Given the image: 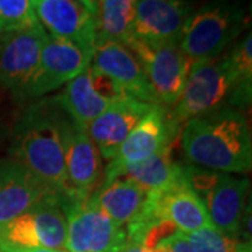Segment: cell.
<instances>
[{"label":"cell","instance_id":"6da1fadb","mask_svg":"<svg viewBox=\"0 0 252 252\" xmlns=\"http://www.w3.org/2000/svg\"><path fill=\"white\" fill-rule=\"evenodd\" d=\"M181 146L193 165L221 174L251 170L252 139L248 119L230 105L192 118L184 125Z\"/></svg>","mask_w":252,"mask_h":252},{"label":"cell","instance_id":"7a4b0ae2","mask_svg":"<svg viewBox=\"0 0 252 252\" xmlns=\"http://www.w3.org/2000/svg\"><path fill=\"white\" fill-rule=\"evenodd\" d=\"M69 119L55 98L41 101L18 121L11 146L16 161L55 189L64 202L79 198L73 193L64 168V132Z\"/></svg>","mask_w":252,"mask_h":252},{"label":"cell","instance_id":"3957f363","mask_svg":"<svg viewBox=\"0 0 252 252\" xmlns=\"http://www.w3.org/2000/svg\"><path fill=\"white\" fill-rule=\"evenodd\" d=\"M247 26L244 9L231 0H216L188 18L180 38V48L192 63L223 55Z\"/></svg>","mask_w":252,"mask_h":252},{"label":"cell","instance_id":"277c9868","mask_svg":"<svg viewBox=\"0 0 252 252\" xmlns=\"http://www.w3.org/2000/svg\"><path fill=\"white\" fill-rule=\"evenodd\" d=\"M233 91V76L227 54L213 59L192 63L180 98L174 104L170 118L177 129L189 119L224 107Z\"/></svg>","mask_w":252,"mask_h":252},{"label":"cell","instance_id":"5b68a950","mask_svg":"<svg viewBox=\"0 0 252 252\" xmlns=\"http://www.w3.org/2000/svg\"><path fill=\"white\" fill-rule=\"evenodd\" d=\"M67 252H119L127 243L126 228L117 224L89 198L63 203Z\"/></svg>","mask_w":252,"mask_h":252},{"label":"cell","instance_id":"8992f818","mask_svg":"<svg viewBox=\"0 0 252 252\" xmlns=\"http://www.w3.org/2000/svg\"><path fill=\"white\" fill-rule=\"evenodd\" d=\"M125 45L142 63L157 104L165 108L174 107L192 66V62L181 51L180 44L147 45L130 38Z\"/></svg>","mask_w":252,"mask_h":252},{"label":"cell","instance_id":"52a82bcc","mask_svg":"<svg viewBox=\"0 0 252 252\" xmlns=\"http://www.w3.org/2000/svg\"><path fill=\"white\" fill-rule=\"evenodd\" d=\"M48 35L44 27L4 32L0 42V84L20 99L28 98L35 79L41 51Z\"/></svg>","mask_w":252,"mask_h":252},{"label":"cell","instance_id":"ba28073f","mask_svg":"<svg viewBox=\"0 0 252 252\" xmlns=\"http://www.w3.org/2000/svg\"><path fill=\"white\" fill-rule=\"evenodd\" d=\"M66 216L58 202L36 205L9 223L0 225V235L24 250H66Z\"/></svg>","mask_w":252,"mask_h":252},{"label":"cell","instance_id":"9c48e42d","mask_svg":"<svg viewBox=\"0 0 252 252\" xmlns=\"http://www.w3.org/2000/svg\"><path fill=\"white\" fill-rule=\"evenodd\" d=\"M177 132L178 129L172 125L167 108L158 104L153 105L119 146L114 158L108 161L104 184L112 180L121 168L143 161L171 146Z\"/></svg>","mask_w":252,"mask_h":252},{"label":"cell","instance_id":"30bf717a","mask_svg":"<svg viewBox=\"0 0 252 252\" xmlns=\"http://www.w3.org/2000/svg\"><path fill=\"white\" fill-rule=\"evenodd\" d=\"M93 52L70 41L46 35L39 67L28 91V98L42 97L77 77L91 66Z\"/></svg>","mask_w":252,"mask_h":252},{"label":"cell","instance_id":"8fae6325","mask_svg":"<svg viewBox=\"0 0 252 252\" xmlns=\"http://www.w3.org/2000/svg\"><path fill=\"white\" fill-rule=\"evenodd\" d=\"M45 202L64 198L16 160L0 162V225Z\"/></svg>","mask_w":252,"mask_h":252},{"label":"cell","instance_id":"7c38bea8","mask_svg":"<svg viewBox=\"0 0 252 252\" xmlns=\"http://www.w3.org/2000/svg\"><path fill=\"white\" fill-rule=\"evenodd\" d=\"M192 13L193 7L187 0H136L132 38L147 45L180 44Z\"/></svg>","mask_w":252,"mask_h":252},{"label":"cell","instance_id":"4fadbf2b","mask_svg":"<svg viewBox=\"0 0 252 252\" xmlns=\"http://www.w3.org/2000/svg\"><path fill=\"white\" fill-rule=\"evenodd\" d=\"M91 62L94 69L112 79L126 95L147 104H157L142 63L126 45L117 41L97 39Z\"/></svg>","mask_w":252,"mask_h":252},{"label":"cell","instance_id":"5bb4252c","mask_svg":"<svg viewBox=\"0 0 252 252\" xmlns=\"http://www.w3.org/2000/svg\"><path fill=\"white\" fill-rule=\"evenodd\" d=\"M36 17L48 35L74 42L94 51L97 23L77 0H36Z\"/></svg>","mask_w":252,"mask_h":252},{"label":"cell","instance_id":"9a60e30c","mask_svg":"<svg viewBox=\"0 0 252 252\" xmlns=\"http://www.w3.org/2000/svg\"><path fill=\"white\" fill-rule=\"evenodd\" d=\"M157 104H147L140 99L125 95L109 104L87 127L91 140L98 147L102 160L108 162L117 154L140 119Z\"/></svg>","mask_w":252,"mask_h":252},{"label":"cell","instance_id":"2e32d148","mask_svg":"<svg viewBox=\"0 0 252 252\" xmlns=\"http://www.w3.org/2000/svg\"><path fill=\"white\" fill-rule=\"evenodd\" d=\"M102 157L86 129L72 119L64 132V168L73 193L89 198L99 184L102 174Z\"/></svg>","mask_w":252,"mask_h":252},{"label":"cell","instance_id":"e0dca14e","mask_svg":"<svg viewBox=\"0 0 252 252\" xmlns=\"http://www.w3.org/2000/svg\"><path fill=\"white\" fill-rule=\"evenodd\" d=\"M250 181L221 174L220 180L203 198L212 227L230 237L240 238V227L247 210Z\"/></svg>","mask_w":252,"mask_h":252},{"label":"cell","instance_id":"ac0fdd59","mask_svg":"<svg viewBox=\"0 0 252 252\" xmlns=\"http://www.w3.org/2000/svg\"><path fill=\"white\" fill-rule=\"evenodd\" d=\"M147 192L133 181L118 178L102 184L91 193L90 200L117 224L126 227L142 210Z\"/></svg>","mask_w":252,"mask_h":252},{"label":"cell","instance_id":"d6986e66","mask_svg":"<svg viewBox=\"0 0 252 252\" xmlns=\"http://www.w3.org/2000/svg\"><path fill=\"white\" fill-rule=\"evenodd\" d=\"M55 99L64 111V114L76 125L86 130L91 122L109 105L108 101L102 98L94 89L91 83L90 67L69 81Z\"/></svg>","mask_w":252,"mask_h":252},{"label":"cell","instance_id":"ffe728a7","mask_svg":"<svg viewBox=\"0 0 252 252\" xmlns=\"http://www.w3.org/2000/svg\"><path fill=\"white\" fill-rule=\"evenodd\" d=\"M170 147L171 146L162 149L161 152L153 154L143 161L121 168L111 181L126 178L136 182L146 190H153L167 185L180 174L181 170V164L172 160Z\"/></svg>","mask_w":252,"mask_h":252},{"label":"cell","instance_id":"44dd1931","mask_svg":"<svg viewBox=\"0 0 252 252\" xmlns=\"http://www.w3.org/2000/svg\"><path fill=\"white\" fill-rule=\"evenodd\" d=\"M136 0H99L97 39L117 41L125 45L133 35Z\"/></svg>","mask_w":252,"mask_h":252},{"label":"cell","instance_id":"7402d4cb","mask_svg":"<svg viewBox=\"0 0 252 252\" xmlns=\"http://www.w3.org/2000/svg\"><path fill=\"white\" fill-rule=\"evenodd\" d=\"M233 76V91L228 98L230 107L247 108L252 94V36L248 32L227 54Z\"/></svg>","mask_w":252,"mask_h":252},{"label":"cell","instance_id":"603a6c76","mask_svg":"<svg viewBox=\"0 0 252 252\" xmlns=\"http://www.w3.org/2000/svg\"><path fill=\"white\" fill-rule=\"evenodd\" d=\"M187 235L195 252H252L251 241L225 235L215 227H206Z\"/></svg>","mask_w":252,"mask_h":252},{"label":"cell","instance_id":"cb8c5ba5","mask_svg":"<svg viewBox=\"0 0 252 252\" xmlns=\"http://www.w3.org/2000/svg\"><path fill=\"white\" fill-rule=\"evenodd\" d=\"M0 24L4 32L39 26L34 0H0Z\"/></svg>","mask_w":252,"mask_h":252},{"label":"cell","instance_id":"d4e9b609","mask_svg":"<svg viewBox=\"0 0 252 252\" xmlns=\"http://www.w3.org/2000/svg\"><path fill=\"white\" fill-rule=\"evenodd\" d=\"M182 172H184V178L187 181L189 188L192 189L202 200L221 177V172L210 171V170L202 168V167L193 165V164L182 165Z\"/></svg>","mask_w":252,"mask_h":252},{"label":"cell","instance_id":"484cf974","mask_svg":"<svg viewBox=\"0 0 252 252\" xmlns=\"http://www.w3.org/2000/svg\"><path fill=\"white\" fill-rule=\"evenodd\" d=\"M147 252H195L189 243L188 235L177 230L168 237L162 238L161 241L146 250Z\"/></svg>","mask_w":252,"mask_h":252},{"label":"cell","instance_id":"4316f807","mask_svg":"<svg viewBox=\"0 0 252 252\" xmlns=\"http://www.w3.org/2000/svg\"><path fill=\"white\" fill-rule=\"evenodd\" d=\"M80 4H83L86 9L90 11L91 16L97 17V13H98V1L99 0H77Z\"/></svg>","mask_w":252,"mask_h":252},{"label":"cell","instance_id":"83f0119b","mask_svg":"<svg viewBox=\"0 0 252 252\" xmlns=\"http://www.w3.org/2000/svg\"><path fill=\"white\" fill-rule=\"evenodd\" d=\"M24 248L16 247L13 244H10L9 241H6L1 235H0V252H23Z\"/></svg>","mask_w":252,"mask_h":252},{"label":"cell","instance_id":"f1b7e54d","mask_svg":"<svg viewBox=\"0 0 252 252\" xmlns=\"http://www.w3.org/2000/svg\"><path fill=\"white\" fill-rule=\"evenodd\" d=\"M119 252H147L144 250L143 247L140 244L132 243V241H127V243L124 245V248Z\"/></svg>","mask_w":252,"mask_h":252},{"label":"cell","instance_id":"f546056e","mask_svg":"<svg viewBox=\"0 0 252 252\" xmlns=\"http://www.w3.org/2000/svg\"><path fill=\"white\" fill-rule=\"evenodd\" d=\"M23 252H67L66 250H49V248H31L24 250Z\"/></svg>","mask_w":252,"mask_h":252},{"label":"cell","instance_id":"4dcf8cb0","mask_svg":"<svg viewBox=\"0 0 252 252\" xmlns=\"http://www.w3.org/2000/svg\"><path fill=\"white\" fill-rule=\"evenodd\" d=\"M3 35H4V30H3L1 24H0V42H1V38H3Z\"/></svg>","mask_w":252,"mask_h":252},{"label":"cell","instance_id":"1f68e13d","mask_svg":"<svg viewBox=\"0 0 252 252\" xmlns=\"http://www.w3.org/2000/svg\"><path fill=\"white\" fill-rule=\"evenodd\" d=\"M34 1H36V0H34Z\"/></svg>","mask_w":252,"mask_h":252}]
</instances>
